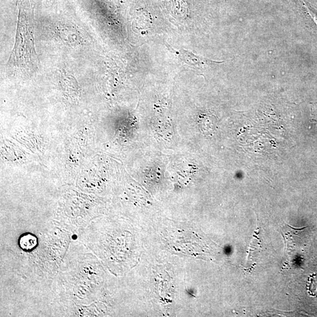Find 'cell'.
Listing matches in <instances>:
<instances>
[{
	"instance_id": "obj_1",
	"label": "cell",
	"mask_w": 317,
	"mask_h": 317,
	"mask_svg": "<svg viewBox=\"0 0 317 317\" xmlns=\"http://www.w3.org/2000/svg\"><path fill=\"white\" fill-rule=\"evenodd\" d=\"M181 59L186 62L188 65L194 67L195 69L203 70L208 66L214 65L215 64H220L224 62H217L211 60L202 58L194 54L193 53L188 52V50H181Z\"/></svg>"
},
{
	"instance_id": "obj_2",
	"label": "cell",
	"mask_w": 317,
	"mask_h": 317,
	"mask_svg": "<svg viewBox=\"0 0 317 317\" xmlns=\"http://www.w3.org/2000/svg\"><path fill=\"white\" fill-rule=\"evenodd\" d=\"M306 289L310 296L317 298V273H313L309 276Z\"/></svg>"
}]
</instances>
